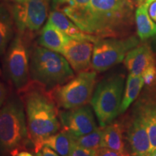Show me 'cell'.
Returning a JSON list of instances; mask_svg holds the SVG:
<instances>
[{
	"mask_svg": "<svg viewBox=\"0 0 156 156\" xmlns=\"http://www.w3.org/2000/svg\"><path fill=\"white\" fill-rule=\"evenodd\" d=\"M153 1H155V0H147V1H146L145 3H146V4H147V5L150 6V4H151V2H153Z\"/></svg>",
	"mask_w": 156,
	"mask_h": 156,
	"instance_id": "obj_32",
	"label": "cell"
},
{
	"mask_svg": "<svg viewBox=\"0 0 156 156\" xmlns=\"http://www.w3.org/2000/svg\"><path fill=\"white\" fill-rule=\"evenodd\" d=\"M92 106L88 104L73 109L58 111V118L62 128L74 136L90 133L98 129Z\"/></svg>",
	"mask_w": 156,
	"mask_h": 156,
	"instance_id": "obj_9",
	"label": "cell"
},
{
	"mask_svg": "<svg viewBox=\"0 0 156 156\" xmlns=\"http://www.w3.org/2000/svg\"><path fill=\"white\" fill-rule=\"evenodd\" d=\"M69 38V36L48 20L41 32L38 44L43 47L62 54Z\"/></svg>",
	"mask_w": 156,
	"mask_h": 156,
	"instance_id": "obj_15",
	"label": "cell"
},
{
	"mask_svg": "<svg viewBox=\"0 0 156 156\" xmlns=\"http://www.w3.org/2000/svg\"><path fill=\"white\" fill-rule=\"evenodd\" d=\"M97 73L85 71L49 92L58 108L73 109L90 103L96 86Z\"/></svg>",
	"mask_w": 156,
	"mask_h": 156,
	"instance_id": "obj_6",
	"label": "cell"
},
{
	"mask_svg": "<svg viewBox=\"0 0 156 156\" xmlns=\"http://www.w3.org/2000/svg\"><path fill=\"white\" fill-rule=\"evenodd\" d=\"M145 83L141 75H134L129 74L126 81L125 88L123 93L120 114H124L132 103L136 100L141 92Z\"/></svg>",
	"mask_w": 156,
	"mask_h": 156,
	"instance_id": "obj_20",
	"label": "cell"
},
{
	"mask_svg": "<svg viewBox=\"0 0 156 156\" xmlns=\"http://www.w3.org/2000/svg\"><path fill=\"white\" fill-rule=\"evenodd\" d=\"M94 43L70 38L62 54L76 73L89 71L92 68Z\"/></svg>",
	"mask_w": 156,
	"mask_h": 156,
	"instance_id": "obj_10",
	"label": "cell"
},
{
	"mask_svg": "<svg viewBox=\"0 0 156 156\" xmlns=\"http://www.w3.org/2000/svg\"><path fill=\"white\" fill-rule=\"evenodd\" d=\"M2 76V69H1V67H0V77Z\"/></svg>",
	"mask_w": 156,
	"mask_h": 156,
	"instance_id": "obj_36",
	"label": "cell"
},
{
	"mask_svg": "<svg viewBox=\"0 0 156 156\" xmlns=\"http://www.w3.org/2000/svg\"><path fill=\"white\" fill-rule=\"evenodd\" d=\"M150 156H156V151H155L153 153H152Z\"/></svg>",
	"mask_w": 156,
	"mask_h": 156,
	"instance_id": "obj_35",
	"label": "cell"
},
{
	"mask_svg": "<svg viewBox=\"0 0 156 156\" xmlns=\"http://www.w3.org/2000/svg\"><path fill=\"white\" fill-rule=\"evenodd\" d=\"M7 98V89L5 84L0 81V108L2 107Z\"/></svg>",
	"mask_w": 156,
	"mask_h": 156,
	"instance_id": "obj_27",
	"label": "cell"
},
{
	"mask_svg": "<svg viewBox=\"0 0 156 156\" xmlns=\"http://www.w3.org/2000/svg\"><path fill=\"white\" fill-rule=\"evenodd\" d=\"M148 7L149 5L145 2L140 4L134 13L136 34L142 41L156 36V24L150 17L147 12Z\"/></svg>",
	"mask_w": 156,
	"mask_h": 156,
	"instance_id": "obj_18",
	"label": "cell"
},
{
	"mask_svg": "<svg viewBox=\"0 0 156 156\" xmlns=\"http://www.w3.org/2000/svg\"><path fill=\"white\" fill-rule=\"evenodd\" d=\"M101 147H108L121 153H125L124 126L119 122H112L103 128Z\"/></svg>",
	"mask_w": 156,
	"mask_h": 156,
	"instance_id": "obj_17",
	"label": "cell"
},
{
	"mask_svg": "<svg viewBox=\"0 0 156 156\" xmlns=\"http://www.w3.org/2000/svg\"><path fill=\"white\" fill-rule=\"evenodd\" d=\"M122 154L108 147H99L96 150V156H122Z\"/></svg>",
	"mask_w": 156,
	"mask_h": 156,
	"instance_id": "obj_26",
	"label": "cell"
},
{
	"mask_svg": "<svg viewBox=\"0 0 156 156\" xmlns=\"http://www.w3.org/2000/svg\"><path fill=\"white\" fill-rule=\"evenodd\" d=\"M4 1L6 2H13V3H23L27 2L28 0H4Z\"/></svg>",
	"mask_w": 156,
	"mask_h": 156,
	"instance_id": "obj_31",
	"label": "cell"
},
{
	"mask_svg": "<svg viewBox=\"0 0 156 156\" xmlns=\"http://www.w3.org/2000/svg\"><path fill=\"white\" fill-rule=\"evenodd\" d=\"M24 104L29 137L34 153L43 148V142L62 127L58 107L50 92L39 84L29 83L19 90Z\"/></svg>",
	"mask_w": 156,
	"mask_h": 156,
	"instance_id": "obj_2",
	"label": "cell"
},
{
	"mask_svg": "<svg viewBox=\"0 0 156 156\" xmlns=\"http://www.w3.org/2000/svg\"><path fill=\"white\" fill-rule=\"evenodd\" d=\"M134 7L132 0H90L89 9L75 24L98 38L127 37L135 21Z\"/></svg>",
	"mask_w": 156,
	"mask_h": 156,
	"instance_id": "obj_1",
	"label": "cell"
},
{
	"mask_svg": "<svg viewBox=\"0 0 156 156\" xmlns=\"http://www.w3.org/2000/svg\"><path fill=\"white\" fill-rule=\"evenodd\" d=\"M129 154L131 156H150L151 145L143 118L138 108L126 130Z\"/></svg>",
	"mask_w": 156,
	"mask_h": 156,
	"instance_id": "obj_11",
	"label": "cell"
},
{
	"mask_svg": "<svg viewBox=\"0 0 156 156\" xmlns=\"http://www.w3.org/2000/svg\"><path fill=\"white\" fill-rule=\"evenodd\" d=\"M77 5V9H73V10L67 11L64 12L68 17L73 16V15L77 14V13L83 12L89 9L90 5V0H73Z\"/></svg>",
	"mask_w": 156,
	"mask_h": 156,
	"instance_id": "obj_25",
	"label": "cell"
},
{
	"mask_svg": "<svg viewBox=\"0 0 156 156\" xmlns=\"http://www.w3.org/2000/svg\"><path fill=\"white\" fill-rule=\"evenodd\" d=\"M41 152V151L38 152V153H34L33 152L28 151L27 150H21V151L17 152L13 156H40Z\"/></svg>",
	"mask_w": 156,
	"mask_h": 156,
	"instance_id": "obj_28",
	"label": "cell"
},
{
	"mask_svg": "<svg viewBox=\"0 0 156 156\" xmlns=\"http://www.w3.org/2000/svg\"><path fill=\"white\" fill-rule=\"evenodd\" d=\"M51 0H28L26 4L25 35L38 30L48 16Z\"/></svg>",
	"mask_w": 156,
	"mask_h": 156,
	"instance_id": "obj_13",
	"label": "cell"
},
{
	"mask_svg": "<svg viewBox=\"0 0 156 156\" xmlns=\"http://www.w3.org/2000/svg\"><path fill=\"white\" fill-rule=\"evenodd\" d=\"M73 144V134L62 128L56 133L45 140L43 142V147L47 146L60 156H70Z\"/></svg>",
	"mask_w": 156,
	"mask_h": 156,
	"instance_id": "obj_19",
	"label": "cell"
},
{
	"mask_svg": "<svg viewBox=\"0 0 156 156\" xmlns=\"http://www.w3.org/2000/svg\"><path fill=\"white\" fill-rule=\"evenodd\" d=\"M140 44L136 36L124 38H99L94 44L92 68L96 73H103L124 61L126 54Z\"/></svg>",
	"mask_w": 156,
	"mask_h": 156,
	"instance_id": "obj_7",
	"label": "cell"
},
{
	"mask_svg": "<svg viewBox=\"0 0 156 156\" xmlns=\"http://www.w3.org/2000/svg\"><path fill=\"white\" fill-rule=\"evenodd\" d=\"M156 15V0L150 4L149 15L152 19L154 20Z\"/></svg>",
	"mask_w": 156,
	"mask_h": 156,
	"instance_id": "obj_30",
	"label": "cell"
},
{
	"mask_svg": "<svg viewBox=\"0 0 156 156\" xmlns=\"http://www.w3.org/2000/svg\"><path fill=\"white\" fill-rule=\"evenodd\" d=\"M136 1H137V2L139 3V5H140V4H142V3L145 2L147 1V0H136Z\"/></svg>",
	"mask_w": 156,
	"mask_h": 156,
	"instance_id": "obj_33",
	"label": "cell"
},
{
	"mask_svg": "<svg viewBox=\"0 0 156 156\" xmlns=\"http://www.w3.org/2000/svg\"><path fill=\"white\" fill-rule=\"evenodd\" d=\"M151 145V153L156 151V104H147L139 107Z\"/></svg>",
	"mask_w": 156,
	"mask_h": 156,
	"instance_id": "obj_21",
	"label": "cell"
},
{
	"mask_svg": "<svg viewBox=\"0 0 156 156\" xmlns=\"http://www.w3.org/2000/svg\"><path fill=\"white\" fill-rule=\"evenodd\" d=\"M30 144L24 104L19 95L12 94L0 108V153L13 156Z\"/></svg>",
	"mask_w": 156,
	"mask_h": 156,
	"instance_id": "obj_3",
	"label": "cell"
},
{
	"mask_svg": "<svg viewBox=\"0 0 156 156\" xmlns=\"http://www.w3.org/2000/svg\"><path fill=\"white\" fill-rule=\"evenodd\" d=\"M15 24L12 12L11 5H0V56L6 54L12 40L14 38Z\"/></svg>",
	"mask_w": 156,
	"mask_h": 156,
	"instance_id": "obj_16",
	"label": "cell"
},
{
	"mask_svg": "<svg viewBox=\"0 0 156 156\" xmlns=\"http://www.w3.org/2000/svg\"><path fill=\"white\" fill-rule=\"evenodd\" d=\"M103 128H98L90 133L80 136H74V142L82 147L97 150L101 147L102 140Z\"/></svg>",
	"mask_w": 156,
	"mask_h": 156,
	"instance_id": "obj_22",
	"label": "cell"
},
{
	"mask_svg": "<svg viewBox=\"0 0 156 156\" xmlns=\"http://www.w3.org/2000/svg\"><path fill=\"white\" fill-rule=\"evenodd\" d=\"M122 156H131V155H130V154L127 153V152H125V153H124L122 154Z\"/></svg>",
	"mask_w": 156,
	"mask_h": 156,
	"instance_id": "obj_34",
	"label": "cell"
},
{
	"mask_svg": "<svg viewBox=\"0 0 156 156\" xmlns=\"http://www.w3.org/2000/svg\"><path fill=\"white\" fill-rule=\"evenodd\" d=\"M40 156H43V155H42V153H41V154H40Z\"/></svg>",
	"mask_w": 156,
	"mask_h": 156,
	"instance_id": "obj_38",
	"label": "cell"
},
{
	"mask_svg": "<svg viewBox=\"0 0 156 156\" xmlns=\"http://www.w3.org/2000/svg\"><path fill=\"white\" fill-rule=\"evenodd\" d=\"M5 69L15 88H24L30 83V54L25 35L17 33L5 54Z\"/></svg>",
	"mask_w": 156,
	"mask_h": 156,
	"instance_id": "obj_8",
	"label": "cell"
},
{
	"mask_svg": "<svg viewBox=\"0 0 156 156\" xmlns=\"http://www.w3.org/2000/svg\"><path fill=\"white\" fill-rule=\"evenodd\" d=\"M124 63L130 74L142 75L148 67L155 64V58L151 46L147 44H142L126 54Z\"/></svg>",
	"mask_w": 156,
	"mask_h": 156,
	"instance_id": "obj_12",
	"label": "cell"
},
{
	"mask_svg": "<svg viewBox=\"0 0 156 156\" xmlns=\"http://www.w3.org/2000/svg\"><path fill=\"white\" fill-rule=\"evenodd\" d=\"M124 90L122 74L108 76L95 86L90 104L101 127L111 124L120 114Z\"/></svg>",
	"mask_w": 156,
	"mask_h": 156,
	"instance_id": "obj_5",
	"label": "cell"
},
{
	"mask_svg": "<svg viewBox=\"0 0 156 156\" xmlns=\"http://www.w3.org/2000/svg\"><path fill=\"white\" fill-rule=\"evenodd\" d=\"M48 20L71 38L88 41L94 44L99 39L96 36L83 32L67 15L60 11L52 9L48 15Z\"/></svg>",
	"mask_w": 156,
	"mask_h": 156,
	"instance_id": "obj_14",
	"label": "cell"
},
{
	"mask_svg": "<svg viewBox=\"0 0 156 156\" xmlns=\"http://www.w3.org/2000/svg\"><path fill=\"white\" fill-rule=\"evenodd\" d=\"M29 54L30 80L48 91L66 83L75 76L71 66L60 53L36 46Z\"/></svg>",
	"mask_w": 156,
	"mask_h": 156,
	"instance_id": "obj_4",
	"label": "cell"
},
{
	"mask_svg": "<svg viewBox=\"0 0 156 156\" xmlns=\"http://www.w3.org/2000/svg\"><path fill=\"white\" fill-rule=\"evenodd\" d=\"M154 21H155V22L156 23V15H155V18H154V20H153Z\"/></svg>",
	"mask_w": 156,
	"mask_h": 156,
	"instance_id": "obj_37",
	"label": "cell"
},
{
	"mask_svg": "<svg viewBox=\"0 0 156 156\" xmlns=\"http://www.w3.org/2000/svg\"><path fill=\"white\" fill-rule=\"evenodd\" d=\"M70 156H96V150L82 147L74 142Z\"/></svg>",
	"mask_w": 156,
	"mask_h": 156,
	"instance_id": "obj_24",
	"label": "cell"
},
{
	"mask_svg": "<svg viewBox=\"0 0 156 156\" xmlns=\"http://www.w3.org/2000/svg\"><path fill=\"white\" fill-rule=\"evenodd\" d=\"M41 153L43 156H60L57 153L51 149L47 146H44L41 149Z\"/></svg>",
	"mask_w": 156,
	"mask_h": 156,
	"instance_id": "obj_29",
	"label": "cell"
},
{
	"mask_svg": "<svg viewBox=\"0 0 156 156\" xmlns=\"http://www.w3.org/2000/svg\"><path fill=\"white\" fill-rule=\"evenodd\" d=\"M142 77L143 78L145 85L148 86L155 85L156 83V65L155 64L148 67L144 73L142 74Z\"/></svg>",
	"mask_w": 156,
	"mask_h": 156,
	"instance_id": "obj_23",
	"label": "cell"
}]
</instances>
